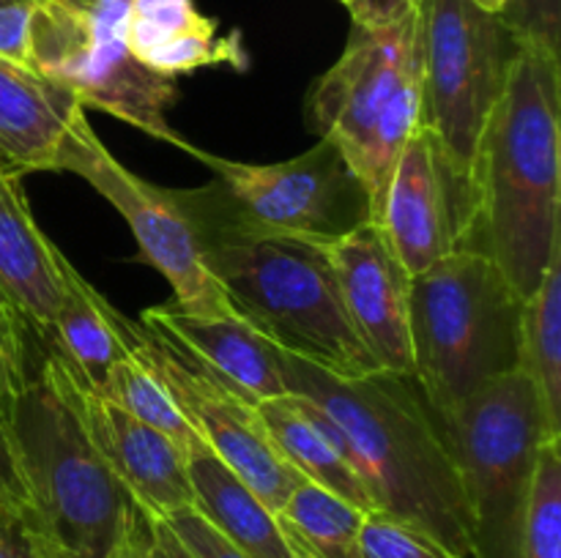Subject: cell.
<instances>
[{
    "instance_id": "52a82bcc",
    "label": "cell",
    "mask_w": 561,
    "mask_h": 558,
    "mask_svg": "<svg viewBox=\"0 0 561 558\" xmlns=\"http://www.w3.org/2000/svg\"><path fill=\"white\" fill-rule=\"evenodd\" d=\"M131 0H36L27 31V63L77 96L148 137L192 153L175 135L168 109L179 98L173 77L148 71L126 47Z\"/></svg>"
},
{
    "instance_id": "1f68e13d",
    "label": "cell",
    "mask_w": 561,
    "mask_h": 558,
    "mask_svg": "<svg viewBox=\"0 0 561 558\" xmlns=\"http://www.w3.org/2000/svg\"><path fill=\"white\" fill-rule=\"evenodd\" d=\"M0 509L14 520H20L22 509H25V492H22L20 476H16L14 457H11V446L3 425H0Z\"/></svg>"
},
{
    "instance_id": "e0dca14e",
    "label": "cell",
    "mask_w": 561,
    "mask_h": 558,
    "mask_svg": "<svg viewBox=\"0 0 561 558\" xmlns=\"http://www.w3.org/2000/svg\"><path fill=\"white\" fill-rule=\"evenodd\" d=\"M82 115V104L64 85L0 58V162L5 170L55 173Z\"/></svg>"
},
{
    "instance_id": "4316f807",
    "label": "cell",
    "mask_w": 561,
    "mask_h": 558,
    "mask_svg": "<svg viewBox=\"0 0 561 558\" xmlns=\"http://www.w3.org/2000/svg\"><path fill=\"white\" fill-rule=\"evenodd\" d=\"M359 558H458L414 525L383 512L365 514L359 531Z\"/></svg>"
},
{
    "instance_id": "836d02e7",
    "label": "cell",
    "mask_w": 561,
    "mask_h": 558,
    "mask_svg": "<svg viewBox=\"0 0 561 558\" xmlns=\"http://www.w3.org/2000/svg\"><path fill=\"white\" fill-rule=\"evenodd\" d=\"M0 558H36L31 539L16 520L0 518Z\"/></svg>"
},
{
    "instance_id": "f546056e",
    "label": "cell",
    "mask_w": 561,
    "mask_h": 558,
    "mask_svg": "<svg viewBox=\"0 0 561 558\" xmlns=\"http://www.w3.org/2000/svg\"><path fill=\"white\" fill-rule=\"evenodd\" d=\"M36 0L0 5V58L31 69L27 63V31H31V11Z\"/></svg>"
},
{
    "instance_id": "d6a6232c",
    "label": "cell",
    "mask_w": 561,
    "mask_h": 558,
    "mask_svg": "<svg viewBox=\"0 0 561 558\" xmlns=\"http://www.w3.org/2000/svg\"><path fill=\"white\" fill-rule=\"evenodd\" d=\"M142 558H195L184 542L173 534L162 518H148V534L142 542Z\"/></svg>"
},
{
    "instance_id": "5bb4252c",
    "label": "cell",
    "mask_w": 561,
    "mask_h": 558,
    "mask_svg": "<svg viewBox=\"0 0 561 558\" xmlns=\"http://www.w3.org/2000/svg\"><path fill=\"white\" fill-rule=\"evenodd\" d=\"M327 252L356 337L381 370L411 377V277L389 249L383 230L367 222Z\"/></svg>"
},
{
    "instance_id": "30bf717a",
    "label": "cell",
    "mask_w": 561,
    "mask_h": 558,
    "mask_svg": "<svg viewBox=\"0 0 561 558\" xmlns=\"http://www.w3.org/2000/svg\"><path fill=\"white\" fill-rule=\"evenodd\" d=\"M55 173H75L93 186L131 228L140 260L151 263L173 288V301L192 315H228L230 304L206 271L195 228L175 200L173 189L151 184L126 170L104 148L82 115Z\"/></svg>"
},
{
    "instance_id": "ac0fdd59",
    "label": "cell",
    "mask_w": 561,
    "mask_h": 558,
    "mask_svg": "<svg viewBox=\"0 0 561 558\" xmlns=\"http://www.w3.org/2000/svg\"><path fill=\"white\" fill-rule=\"evenodd\" d=\"M126 47L148 71L173 80L206 66H247L239 36H219L217 20L201 14L195 0H131Z\"/></svg>"
},
{
    "instance_id": "277c9868",
    "label": "cell",
    "mask_w": 561,
    "mask_h": 558,
    "mask_svg": "<svg viewBox=\"0 0 561 558\" xmlns=\"http://www.w3.org/2000/svg\"><path fill=\"white\" fill-rule=\"evenodd\" d=\"M173 195L195 228L203 266L241 321L332 375L381 370L351 326L327 246L241 228L203 208L190 189Z\"/></svg>"
},
{
    "instance_id": "e575fe53",
    "label": "cell",
    "mask_w": 561,
    "mask_h": 558,
    "mask_svg": "<svg viewBox=\"0 0 561 558\" xmlns=\"http://www.w3.org/2000/svg\"><path fill=\"white\" fill-rule=\"evenodd\" d=\"M16 317L20 315H16V312L11 310L3 299H0V350H3L5 342H9V334H11V328H14Z\"/></svg>"
},
{
    "instance_id": "9c48e42d",
    "label": "cell",
    "mask_w": 561,
    "mask_h": 558,
    "mask_svg": "<svg viewBox=\"0 0 561 558\" xmlns=\"http://www.w3.org/2000/svg\"><path fill=\"white\" fill-rule=\"evenodd\" d=\"M422 126L460 178L504 91L518 38L474 0H420Z\"/></svg>"
},
{
    "instance_id": "7c38bea8",
    "label": "cell",
    "mask_w": 561,
    "mask_h": 558,
    "mask_svg": "<svg viewBox=\"0 0 561 558\" xmlns=\"http://www.w3.org/2000/svg\"><path fill=\"white\" fill-rule=\"evenodd\" d=\"M420 55V14L383 27H351L337 63L312 82L305 102L307 129L332 140L354 173L359 170L373 129L409 66Z\"/></svg>"
},
{
    "instance_id": "484cf974",
    "label": "cell",
    "mask_w": 561,
    "mask_h": 558,
    "mask_svg": "<svg viewBox=\"0 0 561 558\" xmlns=\"http://www.w3.org/2000/svg\"><path fill=\"white\" fill-rule=\"evenodd\" d=\"M518 558H561V438L546 441L537 457L520 523Z\"/></svg>"
},
{
    "instance_id": "ba28073f",
    "label": "cell",
    "mask_w": 561,
    "mask_h": 558,
    "mask_svg": "<svg viewBox=\"0 0 561 558\" xmlns=\"http://www.w3.org/2000/svg\"><path fill=\"white\" fill-rule=\"evenodd\" d=\"M190 156L214 170L211 184L190 195L217 217L257 233L334 244L373 222L370 197L332 140L288 162L247 164L192 148Z\"/></svg>"
},
{
    "instance_id": "9a60e30c",
    "label": "cell",
    "mask_w": 561,
    "mask_h": 558,
    "mask_svg": "<svg viewBox=\"0 0 561 558\" xmlns=\"http://www.w3.org/2000/svg\"><path fill=\"white\" fill-rule=\"evenodd\" d=\"M140 323L186 350L247 403L257 405L288 394L277 370V348L236 312L192 315L168 301L142 312Z\"/></svg>"
},
{
    "instance_id": "8992f818",
    "label": "cell",
    "mask_w": 561,
    "mask_h": 558,
    "mask_svg": "<svg viewBox=\"0 0 561 558\" xmlns=\"http://www.w3.org/2000/svg\"><path fill=\"white\" fill-rule=\"evenodd\" d=\"M469 512L471 558H518V536L537 457L561 438L520 370L488 383L438 416Z\"/></svg>"
},
{
    "instance_id": "d590c367",
    "label": "cell",
    "mask_w": 561,
    "mask_h": 558,
    "mask_svg": "<svg viewBox=\"0 0 561 558\" xmlns=\"http://www.w3.org/2000/svg\"><path fill=\"white\" fill-rule=\"evenodd\" d=\"M477 5H482V9H488V11H502L504 5H507V0H474Z\"/></svg>"
},
{
    "instance_id": "ffe728a7",
    "label": "cell",
    "mask_w": 561,
    "mask_h": 558,
    "mask_svg": "<svg viewBox=\"0 0 561 558\" xmlns=\"http://www.w3.org/2000/svg\"><path fill=\"white\" fill-rule=\"evenodd\" d=\"M255 410L277 452L301 479L334 492L362 512H376L365 485L345 460L343 435L316 405L299 394H279L257 403Z\"/></svg>"
},
{
    "instance_id": "f1b7e54d",
    "label": "cell",
    "mask_w": 561,
    "mask_h": 558,
    "mask_svg": "<svg viewBox=\"0 0 561 558\" xmlns=\"http://www.w3.org/2000/svg\"><path fill=\"white\" fill-rule=\"evenodd\" d=\"M162 520L173 528V534L184 542L186 550L195 558H250L233 542L225 539L195 507L179 509V512L168 514Z\"/></svg>"
},
{
    "instance_id": "74e56055",
    "label": "cell",
    "mask_w": 561,
    "mask_h": 558,
    "mask_svg": "<svg viewBox=\"0 0 561 558\" xmlns=\"http://www.w3.org/2000/svg\"><path fill=\"white\" fill-rule=\"evenodd\" d=\"M9 3H25V0H0V5H9Z\"/></svg>"
},
{
    "instance_id": "2e32d148",
    "label": "cell",
    "mask_w": 561,
    "mask_h": 558,
    "mask_svg": "<svg viewBox=\"0 0 561 558\" xmlns=\"http://www.w3.org/2000/svg\"><path fill=\"white\" fill-rule=\"evenodd\" d=\"M82 408L104 460L131 492L142 512L168 518L192 507V485L186 476V454L153 427L131 419L126 410L99 397L80 381Z\"/></svg>"
},
{
    "instance_id": "8d00e7d4",
    "label": "cell",
    "mask_w": 561,
    "mask_h": 558,
    "mask_svg": "<svg viewBox=\"0 0 561 558\" xmlns=\"http://www.w3.org/2000/svg\"><path fill=\"white\" fill-rule=\"evenodd\" d=\"M146 534H148V531H146ZM142 542H146V539H142ZM142 542H140V545H137L135 550H131L129 556H126V558H142Z\"/></svg>"
},
{
    "instance_id": "6da1fadb",
    "label": "cell",
    "mask_w": 561,
    "mask_h": 558,
    "mask_svg": "<svg viewBox=\"0 0 561 558\" xmlns=\"http://www.w3.org/2000/svg\"><path fill=\"white\" fill-rule=\"evenodd\" d=\"M0 425L25 492L20 525L36 558H126L146 539L151 514L104 460L80 377L25 317L0 350Z\"/></svg>"
},
{
    "instance_id": "60d3db41",
    "label": "cell",
    "mask_w": 561,
    "mask_h": 558,
    "mask_svg": "<svg viewBox=\"0 0 561 558\" xmlns=\"http://www.w3.org/2000/svg\"><path fill=\"white\" fill-rule=\"evenodd\" d=\"M0 167H3V162H0ZM3 170H5V167H3Z\"/></svg>"
},
{
    "instance_id": "603a6c76",
    "label": "cell",
    "mask_w": 561,
    "mask_h": 558,
    "mask_svg": "<svg viewBox=\"0 0 561 558\" xmlns=\"http://www.w3.org/2000/svg\"><path fill=\"white\" fill-rule=\"evenodd\" d=\"M365 514L334 492L301 481L277 512L279 528L296 558H359Z\"/></svg>"
},
{
    "instance_id": "f35d334b",
    "label": "cell",
    "mask_w": 561,
    "mask_h": 558,
    "mask_svg": "<svg viewBox=\"0 0 561 558\" xmlns=\"http://www.w3.org/2000/svg\"><path fill=\"white\" fill-rule=\"evenodd\" d=\"M0 518H5V520H14V518H11V514H5L3 509H0ZM16 523H20V520H16Z\"/></svg>"
},
{
    "instance_id": "d4e9b609",
    "label": "cell",
    "mask_w": 561,
    "mask_h": 558,
    "mask_svg": "<svg viewBox=\"0 0 561 558\" xmlns=\"http://www.w3.org/2000/svg\"><path fill=\"white\" fill-rule=\"evenodd\" d=\"M129 339V334H126ZM99 397L110 399L113 405H118L121 410L131 416V419L142 421V425L153 427L162 435H168L181 452H190L197 441H203L192 425L186 421V416L181 414L179 403L170 394V388L164 386L162 377L157 375L151 364L146 361V356L131 345L129 350L121 356L118 361L110 370L107 381L99 388Z\"/></svg>"
},
{
    "instance_id": "8fae6325",
    "label": "cell",
    "mask_w": 561,
    "mask_h": 558,
    "mask_svg": "<svg viewBox=\"0 0 561 558\" xmlns=\"http://www.w3.org/2000/svg\"><path fill=\"white\" fill-rule=\"evenodd\" d=\"M126 334L162 377L203 443L277 514L305 479L277 452L255 405L225 386L186 350L142 323L126 317Z\"/></svg>"
},
{
    "instance_id": "4dcf8cb0",
    "label": "cell",
    "mask_w": 561,
    "mask_h": 558,
    "mask_svg": "<svg viewBox=\"0 0 561 558\" xmlns=\"http://www.w3.org/2000/svg\"><path fill=\"white\" fill-rule=\"evenodd\" d=\"M416 5L420 0H354L348 11L354 16V25L383 27L409 16Z\"/></svg>"
},
{
    "instance_id": "44dd1931",
    "label": "cell",
    "mask_w": 561,
    "mask_h": 558,
    "mask_svg": "<svg viewBox=\"0 0 561 558\" xmlns=\"http://www.w3.org/2000/svg\"><path fill=\"white\" fill-rule=\"evenodd\" d=\"M192 507L250 558H296L279 520L203 441L186 452Z\"/></svg>"
},
{
    "instance_id": "7402d4cb",
    "label": "cell",
    "mask_w": 561,
    "mask_h": 558,
    "mask_svg": "<svg viewBox=\"0 0 561 558\" xmlns=\"http://www.w3.org/2000/svg\"><path fill=\"white\" fill-rule=\"evenodd\" d=\"M49 339L91 392L104 386L115 361L129 350L126 317L82 279L66 255H60V301Z\"/></svg>"
},
{
    "instance_id": "5b68a950",
    "label": "cell",
    "mask_w": 561,
    "mask_h": 558,
    "mask_svg": "<svg viewBox=\"0 0 561 558\" xmlns=\"http://www.w3.org/2000/svg\"><path fill=\"white\" fill-rule=\"evenodd\" d=\"M520 312L504 274L477 252L458 249L411 277V377L433 414L518 370Z\"/></svg>"
},
{
    "instance_id": "7a4b0ae2",
    "label": "cell",
    "mask_w": 561,
    "mask_h": 558,
    "mask_svg": "<svg viewBox=\"0 0 561 558\" xmlns=\"http://www.w3.org/2000/svg\"><path fill=\"white\" fill-rule=\"evenodd\" d=\"M559 113V53L518 42L466 175L458 249L488 257L520 301L561 252Z\"/></svg>"
},
{
    "instance_id": "ab89813d",
    "label": "cell",
    "mask_w": 561,
    "mask_h": 558,
    "mask_svg": "<svg viewBox=\"0 0 561 558\" xmlns=\"http://www.w3.org/2000/svg\"><path fill=\"white\" fill-rule=\"evenodd\" d=\"M340 3H343V5H348V9H351V3H354V0H340Z\"/></svg>"
},
{
    "instance_id": "4fadbf2b",
    "label": "cell",
    "mask_w": 561,
    "mask_h": 558,
    "mask_svg": "<svg viewBox=\"0 0 561 558\" xmlns=\"http://www.w3.org/2000/svg\"><path fill=\"white\" fill-rule=\"evenodd\" d=\"M463 211L466 178L449 170L436 137L420 126L394 164L376 222L409 277L458 249Z\"/></svg>"
},
{
    "instance_id": "d6986e66",
    "label": "cell",
    "mask_w": 561,
    "mask_h": 558,
    "mask_svg": "<svg viewBox=\"0 0 561 558\" xmlns=\"http://www.w3.org/2000/svg\"><path fill=\"white\" fill-rule=\"evenodd\" d=\"M60 255L31 213L20 175L0 167V299L47 334L60 301Z\"/></svg>"
},
{
    "instance_id": "83f0119b",
    "label": "cell",
    "mask_w": 561,
    "mask_h": 558,
    "mask_svg": "<svg viewBox=\"0 0 561 558\" xmlns=\"http://www.w3.org/2000/svg\"><path fill=\"white\" fill-rule=\"evenodd\" d=\"M499 16L518 42L540 44L559 53L561 0H507Z\"/></svg>"
},
{
    "instance_id": "3957f363",
    "label": "cell",
    "mask_w": 561,
    "mask_h": 558,
    "mask_svg": "<svg viewBox=\"0 0 561 558\" xmlns=\"http://www.w3.org/2000/svg\"><path fill=\"white\" fill-rule=\"evenodd\" d=\"M277 370L288 394L305 397L337 427L345 460L376 512L414 525L458 558H471L458 468L414 377L387 370L332 375L279 348Z\"/></svg>"
},
{
    "instance_id": "cb8c5ba5",
    "label": "cell",
    "mask_w": 561,
    "mask_h": 558,
    "mask_svg": "<svg viewBox=\"0 0 561 558\" xmlns=\"http://www.w3.org/2000/svg\"><path fill=\"white\" fill-rule=\"evenodd\" d=\"M518 370L529 375L551 421L561 427V252L553 255L537 293L524 301Z\"/></svg>"
}]
</instances>
